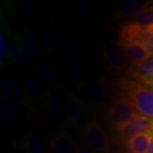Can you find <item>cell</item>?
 <instances>
[{"label":"cell","mask_w":153,"mask_h":153,"mask_svg":"<svg viewBox=\"0 0 153 153\" xmlns=\"http://www.w3.org/2000/svg\"><path fill=\"white\" fill-rule=\"evenodd\" d=\"M123 99L129 102L137 113L153 121V89L131 79H123L119 83Z\"/></svg>","instance_id":"6da1fadb"},{"label":"cell","mask_w":153,"mask_h":153,"mask_svg":"<svg viewBox=\"0 0 153 153\" xmlns=\"http://www.w3.org/2000/svg\"><path fill=\"white\" fill-rule=\"evenodd\" d=\"M76 88L81 100L88 105L94 107L104 105L109 97V86L103 77L82 81L77 84Z\"/></svg>","instance_id":"7a4b0ae2"},{"label":"cell","mask_w":153,"mask_h":153,"mask_svg":"<svg viewBox=\"0 0 153 153\" xmlns=\"http://www.w3.org/2000/svg\"><path fill=\"white\" fill-rule=\"evenodd\" d=\"M1 88L6 98L16 101L23 107H26L28 111L36 113L35 104L32 100L33 98L28 94L27 90L22 82H19L16 78L5 76L2 79Z\"/></svg>","instance_id":"3957f363"},{"label":"cell","mask_w":153,"mask_h":153,"mask_svg":"<svg viewBox=\"0 0 153 153\" xmlns=\"http://www.w3.org/2000/svg\"><path fill=\"white\" fill-rule=\"evenodd\" d=\"M84 144L97 153H105L109 151L110 141L104 128L96 121H91L83 132Z\"/></svg>","instance_id":"277c9868"},{"label":"cell","mask_w":153,"mask_h":153,"mask_svg":"<svg viewBox=\"0 0 153 153\" xmlns=\"http://www.w3.org/2000/svg\"><path fill=\"white\" fill-rule=\"evenodd\" d=\"M66 110L69 123L76 129H82L90 123V111L88 105L81 99L70 94L67 97Z\"/></svg>","instance_id":"5b68a950"},{"label":"cell","mask_w":153,"mask_h":153,"mask_svg":"<svg viewBox=\"0 0 153 153\" xmlns=\"http://www.w3.org/2000/svg\"><path fill=\"white\" fill-rule=\"evenodd\" d=\"M67 97L60 90L50 91L46 108L50 114L51 119L55 124L60 127H66L69 123V118L66 110Z\"/></svg>","instance_id":"8992f818"},{"label":"cell","mask_w":153,"mask_h":153,"mask_svg":"<svg viewBox=\"0 0 153 153\" xmlns=\"http://www.w3.org/2000/svg\"><path fill=\"white\" fill-rule=\"evenodd\" d=\"M140 115L137 113L129 102L121 99L111 105L108 110V118L110 123L116 128L119 127L136 117Z\"/></svg>","instance_id":"52a82bcc"},{"label":"cell","mask_w":153,"mask_h":153,"mask_svg":"<svg viewBox=\"0 0 153 153\" xmlns=\"http://www.w3.org/2000/svg\"><path fill=\"white\" fill-rule=\"evenodd\" d=\"M22 82L31 97L46 105L50 91L36 74L25 72L22 75Z\"/></svg>","instance_id":"ba28073f"},{"label":"cell","mask_w":153,"mask_h":153,"mask_svg":"<svg viewBox=\"0 0 153 153\" xmlns=\"http://www.w3.org/2000/svg\"><path fill=\"white\" fill-rule=\"evenodd\" d=\"M152 124V120L141 116H138L116 128L121 139L128 142L129 140L138 135L139 134L150 130Z\"/></svg>","instance_id":"9c48e42d"},{"label":"cell","mask_w":153,"mask_h":153,"mask_svg":"<svg viewBox=\"0 0 153 153\" xmlns=\"http://www.w3.org/2000/svg\"><path fill=\"white\" fill-rule=\"evenodd\" d=\"M103 57L105 65L114 71L125 70L128 66V59L118 44L113 42L106 43L103 49Z\"/></svg>","instance_id":"30bf717a"},{"label":"cell","mask_w":153,"mask_h":153,"mask_svg":"<svg viewBox=\"0 0 153 153\" xmlns=\"http://www.w3.org/2000/svg\"><path fill=\"white\" fill-rule=\"evenodd\" d=\"M9 53L12 61L21 68L31 66V55L27 47L18 35L11 34L9 44Z\"/></svg>","instance_id":"8fae6325"},{"label":"cell","mask_w":153,"mask_h":153,"mask_svg":"<svg viewBox=\"0 0 153 153\" xmlns=\"http://www.w3.org/2000/svg\"><path fill=\"white\" fill-rule=\"evenodd\" d=\"M48 143L52 153H76L77 145L66 132L55 133L49 137Z\"/></svg>","instance_id":"7c38bea8"},{"label":"cell","mask_w":153,"mask_h":153,"mask_svg":"<svg viewBox=\"0 0 153 153\" xmlns=\"http://www.w3.org/2000/svg\"><path fill=\"white\" fill-rule=\"evenodd\" d=\"M118 45L124 53L128 60L134 66L142 63L143 61L150 57L146 49L143 47L142 44L138 42L134 41L132 43H123L120 41L118 43Z\"/></svg>","instance_id":"4fadbf2b"},{"label":"cell","mask_w":153,"mask_h":153,"mask_svg":"<svg viewBox=\"0 0 153 153\" xmlns=\"http://www.w3.org/2000/svg\"><path fill=\"white\" fill-rule=\"evenodd\" d=\"M21 146L27 153H49L43 138L36 132L26 134L21 141Z\"/></svg>","instance_id":"5bb4252c"},{"label":"cell","mask_w":153,"mask_h":153,"mask_svg":"<svg viewBox=\"0 0 153 153\" xmlns=\"http://www.w3.org/2000/svg\"><path fill=\"white\" fill-rule=\"evenodd\" d=\"M132 75L139 82L151 87L153 83V56L134 66Z\"/></svg>","instance_id":"9a60e30c"},{"label":"cell","mask_w":153,"mask_h":153,"mask_svg":"<svg viewBox=\"0 0 153 153\" xmlns=\"http://www.w3.org/2000/svg\"><path fill=\"white\" fill-rule=\"evenodd\" d=\"M35 74L42 82L53 88L54 90H60L62 84L56 75L55 71L48 66L37 64L33 66Z\"/></svg>","instance_id":"2e32d148"},{"label":"cell","mask_w":153,"mask_h":153,"mask_svg":"<svg viewBox=\"0 0 153 153\" xmlns=\"http://www.w3.org/2000/svg\"><path fill=\"white\" fill-rule=\"evenodd\" d=\"M152 139L153 134L151 129L143 132L127 142L128 148L131 153H147Z\"/></svg>","instance_id":"e0dca14e"},{"label":"cell","mask_w":153,"mask_h":153,"mask_svg":"<svg viewBox=\"0 0 153 153\" xmlns=\"http://www.w3.org/2000/svg\"><path fill=\"white\" fill-rule=\"evenodd\" d=\"M22 40L30 53L38 57L39 59H44V57H45L40 38L32 31L28 29L22 30Z\"/></svg>","instance_id":"ac0fdd59"},{"label":"cell","mask_w":153,"mask_h":153,"mask_svg":"<svg viewBox=\"0 0 153 153\" xmlns=\"http://www.w3.org/2000/svg\"><path fill=\"white\" fill-rule=\"evenodd\" d=\"M151 1L146 0H126L119 7L120 16L124 17L135 16L151 4Z\"/></svg>","instance_id":"d6986e66"},{"label":"cell","mask_w":153,"mask_h":153,"mask_svg":"<svg viewBox=\"0 0 153 153\" xmlns=\"http://www.w3.org/2000/svg\"><path fill=\"white\" fill-rule=\"evenodd\" d=\"M19 117L17 105L10 99H2L0 103V119L6 123H13Z\"/></svg>","instance_id":"ffe728a7"},{"label":"cell","mask_w":153,"mask_h":153,"mask_svg":"<svg viewBox=\"0 0 153 153\" xmlns=\"http://www.w3.org/2000/svg\"><path fill=\"white\" fill-rule=\"evenodd\" d=\"M38 35L41 43L49 53H53L55 49V34L51 24L43 23L38 28Z\"/></svg>","instance_id":"44dd1931"},{"label":"cell","mask_w":153,"mask_h":153,"mask_svg":"<svg viewBox=\"0 0 153 153\" xmlns=\"http://www.w3.org/2000/svg\"><path fill=\"white\" fill-rule=\"evenodd\" d=\"M87 73V64L82 54H76L70 63V74L75 80H82Z\"/></svg>","instance_id":"7402d4cb"},{"label":"cell","mask_w":153,"mask_h":153,"mask_svg":"<svg viewBox=\"0 0 153 153\" xmlns=\"http://www.w3.org/2000/svg\"><path fill=\"white\" fill-rule=\"evenodd\" d=\"M132 23L139 25L143 30H153V4L134 16Z\"/></svg>","instance_id":"603a6c76"},{"label":"cell","mask_w":153,"mask_h":153,"mask_svg":"<svg viewBox=\"0 0 153 153\" xmlns=\"http://www.w3.org/2000/svg\"><path fill=\"white\" fill-rule=\"evenodd\" d=\"M143 31V28L139 25L134 23H128L124 25L120 30L121 42L123 43H132L134 42L140 35V33Z\"/></svg>","instance_id":"cb8c5ba5"},{"label":"cell","mask_w":153,"mask_h":153,"mask_svg":"<svg viewBox=\"0 0 153 153\" xmlns=\"http://www.w3.org/2000/svg\"><path fill=\"white\" fill-rule=\"evenodd\" d=\"M135 42L142 44L150 56H153V30H143Z\"/></svg>","instance_id":"d4e9b609"},{"label":"cell","mask_w":153,"mask_h":153,"mask_svg":"<svg viewBox=\"0 0 153 153\" xmlns=\"http://www.w3.org/2000/svg\"><path fill=\"white\" fill-rule=\"evenodd\" d=\"M18 11L28 19H33L36 16V9L29 0H20L16 4Z\"/></svg>","instance_id":"484cf974"},{"label":"cell","mask_w":153,"mask_h":153,"mask_svg":"<svg viewBox=\"0 0 153 153\" xmlns=\"http://www.w3.org/2000/svg\"><path fill=\"white\" fill-rule=\"evenodd\" d=\"M62 48H63V52L66 56H71V55L74 56L76 50L75 39L71 36L64 37L63 42H62Z\"/></svg>","instance_id":"4316f807"},{"label":"cell","mask_w":153,"mask_h":153,"mask_svg":"<svg viewBox=\"0 0 153 153\" xmlns=\"http://www.w3.org/2000/svg\"><path fill=\"white\" fill-rule=\"evenodd\" d=\"M8 46H7V41L4 35L1 33L0 34V60L1 61L4 60L7 58L8 55Z\"/></svg>","instance_id":"83f0119b"},{"label":"cell","mask_w":153,"mask_h":153,"mask_svg":"<svg viewBox=\"0 0 153 153\" xmlns=\"http://www.w3.org/2000/svg\"><path fill=\"white\" fill-rule=\"evenodd\" d=\"M76 153H97L96 152L93 151L92 149L87 146L85 144L80 143L77 145V148H76Z\"/></svg>","instance_id":"f1b7e54d"},{"label":"cell","mask_w":153,"mask_h":153,"mask_svg":"<svg viewBox=\"0 0 153 153\" xmlns=\"http://www.w3.org/2000/svg\"><path fill=\"white\" fill-rule=\"evenodd\" d=\"M147 153H153V139L152 140V142H151V145H150V147H149Z\"/></svg>","instance_id":"f546056e"},{"label":"cell","mask_w":153,"mask_h":153,"mask_svg":"<svg viewBox=\"0 0 153 153\" xmlns=\"http://www.w3.org/2000/svg\"><path fill=\"white\" fill-rule=\"evenodd\" d=\"M151 130H152V134H153V121H152V128H151Z\"/></svg>","instance_id":"4dcf8cb0"},{"label":"cell","mask_w":153,"mask_h":153,"mask_svg":"<svg viewBox=\"0 0 153 153\" xmlns=\"http://www.w3.org/2000/svg\"><path fill=\"white\" fill-rule=\"evenodd\" d=\"M149 88H152V89H153V83H152V86H151V87H149Z\"/></svg>","instance_id":"1f68e13d"}]
</instances>
